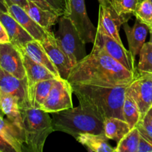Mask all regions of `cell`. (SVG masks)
Instances as JSON below:
<instances>
[{"mask_svg":"<svg viewBox=\"0 0 152 152\" xmlns=\"http://www.w3.org/2000/svg\"><path fill=\"white\" fill-rule=\"evenodd\" d=\"M0 68L20 80L26 77L22 53L11 42L0 43Z\"/></svg>","mask_w":152,"mask_h":152,"instance_id":"7c38bea8","label":"cell"},{"mask_svg":"<svg viewBox=\"0 0 152 152\" xmlns=\"http://www.w3.org/2000/svg\"><path fill=\"white\" fill-rule=\"evenodd\" d=\"M123 114L125 121L129 125L131 129L136 127L140 120H142L137 105L127 92L123 102Z\"/></svg>","mask_w":152,"mask_h":152,"instance_id":"cb8c5ba5","label":"cell"},{"mask_svg":"<svg viewBox=\"0 0 152 152\" xmlns=\"http://www.w3.org/2000/svg\"><path fill=\"white\" fill-rule=\"evenodd\" d=\"M0 152H16V150L0 135Z\"/></svg>","mask_w":152,"mask_h":152,"instance_id":"1f68e13d","label":"cell"},{"mask_svg":"<svg viewBox=\"0 0 152 152\" xmlns=\"http://www.w3.org/2000/svg\"><path fill=\"white\" fill-rule=\"evenodd\" d=\"M123 26L127 37L129 50L132 55L136 57L140 54V50L145 43L149 28L146 25L142 23L137 19H136L132 27L128 24V22H125Z\"/></svg>","mask_w":152,"mask_h":152,"instance_id":"e0dca14e","label":"cell"},{"mask_svg":"<svg viewBox=\"0 0 152 152\" xmlns=\"http://www.w3.org/2000/svg\"><path fill=\"white\" fill-rule=\"evenodd\" d=\"M68 2L70 13L68 16L72 21L83 41L86 44H94L96 30L88 16L85 0H68Z\"/></svg>","mask_w":152,"mask_h":152,"instance_id":"9c48e42d","label":"cell"},{"mask_svg":"<svg viewBox=\"0 0 152 152\" xmlns=\"http://www.w3.org/2000/svg\"><path fill=\"white\" fill-rule=\"evenodd\" d=\"M7 13L13 16L30 34L34 39L41 42L48 33V30L42 28L27 13L25 9L19 4L10 3L7 4Z\"/></svg>","mask_w":152,"mask_h":152,"instance_id":"9a60e30c","label":"cell"},{"mask_svg":"<svg viewBox=\"0 0 152 152\" xmlns=\"http://www.w3.org/2000/svg\"><path fill=\"white\" fill-rule=\"evenodd\" d=\"M140 1V0H107V2L119 14L132 13L134 15Z\"/></svg>","mask_w":152,"mask_h":152,"instance_id":"f546056e","label":"cell"},{"mask_svg":"<svg viewBox=\"0 0 152 152\" xmlns=\"http://www.w3.org/2000/svg\"><path fill=\"white\" fill-rule=\"evenodd\" d=\"M104 134L108 140L118 142L131 130L129 125L118 117H110L103 122Z\"/></svg>","mask_w":152,"mask_h":152,"instance_id":"603a6c76","label":"cell"},{"mask_svg":"<svg viewBox=\"0 0 152 152\" xmlns=\"http://www.w3.org/2000/svg\"><path fill=\"white\" fill-rule=\"evenodd\" d=\"M149 32H150V42L152 43V28H151L149 29Z\"/></svg>","mask_w":152,"mask_h":152,"instance_id":"74e56055","label":"cell"},{"mask_svg":"<svg viewBox=\"0 0 152 152\" xmlns=\"http://www.w3.org/2000/svg\"><path fill=\"white\" fill-rule=\"evenodd\" d=\"M0 135L12 145L16 152H22L25 147V133L7 118L0 115Z\"/></svg>","mask_w":152,"mask_h":152,"instance_id":"ac0fdd59","label":"cell"},{"mask_svg":"<svg viewBox=\"0 0 152 152\" xmlns=\"http://www.w3.org/2000/svg\"><path fill=\"white\" fill-rule=\"evenodd\" d=\"M0 22L7 31L10 42L18 48H22L27 42L34 39L32 36L8 13L0 10Z\"/></svg>","mask_w":152,"mask_h":152,"instance_id":"2e32d148","label":"cell"},{"mask_svg":"<svg viewBox=\"0 0 152 152\" xmlns=\"http://www.w3.org/2000/svg\"><path fill=\"white\" fill-rule=\"evenodd\" d=\"M137 77L94 42L91 52L74 65L67 80L71 84L114 88L129 86Z\"/></svg>","mask_w":152,"mask_h":152,"instance_id":"6da1fadb","label":"cell"},{"mask_svg":"<svg viewBox=\"0 0 152 152\" xmlns=\"http://www.w3.org/2000/svg\"><path fill=\"white\" fill-rule=\"evenodd\" d=\"M139 55V63L137 66L138 74H152V43L145 42Z\"/></svg>","mask_w":152,"mask_h":152,"instance_id":"83f0119b","label":"cell"},{"mask_svg":"<svg viewBox=\"0 0 152 152\" xmlns=\"http://www.w3.org/2000/svg\"><path fill=\"white\" fill-rule=\"evenodd\" d=\"M151 3H152V0H151Z\"/></svg>","mask_w":152,"mask_h":152,"instance_id":"ab89813d","label":"cell"},{"mask_svg":"<svg viewBox=\"0 0 152 152\" xmlns=\"http://www.w3.org/2000/svg\"><path fill=\"white\" fill-rule=\"evenodd\" d=\"M71 85L80 105L92 111L102 121L110 117L124 120L123 106L129 86L107 88L83 84Z\"/></svg>","mask_w":152,"mask_h":152,"instance_id":"7a4b0ae2","label":"cell"},{"mask_svg":"<svg viewBox=\"0 0 152 152\" xmlns=\"http://www.w3.org/2000/svg\"><path fill=\"white\" fill-rule=\"evenodd\" d=\"M6 42H10V39H9V36L4 25L0 22V43Z\"/></svg>","mask_w":152,"mask_h":152,"instance_id":"d6a6232c","label":"cell"},{"mask_svg":"<svg viewBox=\"0 0 152 152\" xmlns=\"http://www.w3.org/2000/svg\"><path fill=\"white\" fill-rule=\"evenodd\" d=\"M76 140L91 152H113V148L108 142V138L104 134L85 133L78 135Z\"/></svg>","mask_w":152,"mask_h":152,"instance_id":"7402d4cb","label":"cell"},{"mask_svg":"<svg viewBox=\"0 0 152 152\" xmlns=\"http://www.w3.org/2000/svg\"><path fill=\"white\" fill-rule=\"evenodd\" d=\"M28 15L42 28L51 31V28L59 21L60 16L50 10L42 8L31 1L28 0V4L24 8Z\"/></svg>","mask_w":152,"mask_h":152,"instance_id":"44dd1931","label":"cell"},{"mask_svg":"<svg viewBox=\"0 0 152 152\" xmlns=\"http://www.w3.org/2000/svg\"><path fill=\"white\" fill-rule=\"evenodd\" d=\"M134 15L136 19L146 25L149 29L152 28V3L151 0H140Z\"/></svg>","mask_w":152,"mask_h":152,"instance_id":"f1b7e54d","label":"cell"},{"mask_svg":"<svg viewBox=\"0 0 152 152\" xmlns=\"http://www.w3.org/2000/svg\"><path fill=\"white\" fill-rule=\"evenodd\" d=\"M45 10H50L59 16H68L70 13L68 0H28Z\"/></svg>","mask_w":152,"mask_h":152,"instance_id":"4316f807","label":"cell"},{"mask_svg":"<svg viewBox=\"0 0 152 152\" xmlns=\"http://www.w3.org/2000/svg\"><path fill=\"white\" fill-rule=\"evenodd\" d=\"M22 49H23L25 53L31 59H34L35 62L48 68L57 78H61L56 66L53 63L51 59H50L47 52L45 51V50L42 47L39 41L34 39L32 41L28 42L25 45V46Z\"/></svg>","mask_w":152,"mask_h":152,"instance_id":"ffe728a7","label":"cell"},{"mask_svg":"<svg viewBox=\"0 0 152 152\" xmlns=\"http://www.w3.org/2000/svg\"><path fill=\"white\" fill-rule=\"evenodd\" d=\"M0 71H1V68H0Z\"/></svg>","mask_w":152,"mask_h":152,"instance_id":"60d3db41","label":"cell"},{"mask_svg":"<svg viewBox=\"0 0 152 152\" xmlns=\"http://www.w3.org/2000/svg\"><path fill=\"white\" fill-rule=\"evenodd\" d=\"M40 43L56 66L61 78L68 80V76L74 65L68 55L59 45L54 34L51 31H48Z\"/></svg>","mask_w":152,"mask_h":152,"instance_id":"8fae6325","label":"cell"},{"mask_svg":"<svg viewBox=\"0 0 152 152\" xmlns=\"http://www.w3.org/2000/svg\"><path fill=\"white\" fill-rule=\"evenodd\" d=\"M143 119L145 120H146L147 122H148L150 124L152 125V107L148 110V112L146 113V114H145Z\"/></svg>","mask_w":152,"mask_h":152,"instance_id":"e575fe53","label":"cell"},{"mask_svg":"<svg viewBox=\"0 0 152 152\" xmlns=\"http://www.w3.org/2000/svg\"><path fill=\"white\" fill-rule=\"evenodd\" d=\"M136 127L139 130L140 136L152 144V125L142 119L140 120Z\"/></svg>","mask_w":152,"mask_h":152,"instance_id":"4dcf8cb0","label":"cell"},{"mask_svg":"<svg viewBox=\"0 0 152 152\" xmlns=\"http://www.w3.org/2000/svg\"><path fill=\"white\" fill-rule=\"evenodd\" d=\"M59 27L54 34L58 44L75 65L87 56L86 43L83 41L68 16H61L58 21Z\"/></svg>","mask_w":152,"mask_h":152,"instance_id":"5b68a950","label":"cell"},{"mask_svg":"<svg viewBox=\"0 0 152 152\" xmlns=\"http://www.w3.org/2000/svg\"><path fill=\"white\" fill-rule=\"evenodd\" d=\"M55 80L56 79L42 80L41 82H39L36 85L32 99H31V106L41 109L45 101L47 99L48 96L50 93V89H51Z\"/></svg>","mask_w":152,"mask_h":152,"instance_id":"484cf974","label":"cell"},{"mask_svg":"<svg viewBox=\"0 0 152 152\" xmlns=\"http://www.w3.org/2000/svg\"><path fill=\"white\" fill-rule=\"evenodd\" d=\"M0 115H1V116H3V117H4V115H3L2 112H1V108H0Z\"/></svg>","mask_w":152,"mask_h":152,"instance_id":"f35d334b","label":"cell"},{"mask_svg":"<svg viewBox=\"0 0 152 152\" xmlns=\"http://www.w3.org/2000/svg\"><path fill=\"white\" fill-rule=\"evenodd\" d=\"M0 92L7 94L16 98L20 109L31 106L28 96L27 77L23 80H20L1 69Z\"/></svg>","mask_w":152,"mask_h":152,"instance_id":"4fadbf2b","label":"cell"},{"mask_svg":"<svg viewBox=\"0 0 152 152\" xmlns=\"http://www.w3.org/2000/svg\"><path fill=\"white\" fill-rule=\"evenodd\" d=\"M133 14H119L111 5H100L96 32L112 37L123 44L120 36V29L125 22H127Z\"/></svg>","mask_w":152,"mask_h":152,"instance_id":"52a82bcc","label":"cell"},{"mask_svg":"<svg viewBox=\"0 0 152 152\" xmlns=\"http://www.w3.org/2000/svg\"><path fill=\"white\" fill-rule=\"evenodd\" d=\"M0 10L3 12H6L7 13L8 10H7V5L4 0H0Z\"/></svg>","mask_w":152,"mask_h":152,"instance_id":"d590c367","label":"cell"},{"mask_svg":"<svg viewBox=\"0 0 152 152\" xmlns=\"http://www.w3.org/2000/svg\"><path fill=\"white\" fill-rule=\"evenodd\" d=\"M140 134L137 127L131 129L117 144L116 152H137Z\"/></svg>","mask_w":152,"mask_h":152,"instance_id":"d4e9b609","label":"cell"},{"mask_svg":"<svg viewBox=\"0 0 152 152\" xmlns=\"http://www.w3.org/2000/svg\"><path fill=\"white\" fill-rule=\"evenodd\" d=\"M126 92L137 105L142 120L152 107V74H138L129 85Z\"/></svg>","mask_w":152,"mask_h":152,"instance_id":"ba28073f","label":"cell"},{"mask_svg":"<svg viewBox=\"0 0 152 152\" xmlns=\"http://www.w3.org/2000/svg\"><path fill=\"white\" fill-rule=\"evenodd\" d=\"M21 51L23 60L24 66L26 71V77L28 80V96H29L30 102H31L35 86L42 80H50V79H56L57 77L48 68L31 59L25 50L22 48H19Z\"/></svg>","mask_w":152,"mask_h":152,"instance_id":"5bb4252c","label":"cell"},{"mask_svg":"<svg viewBox=\"0 0 152 152\" xmlns=\"http://www.w3.org/2000/svg\"><path fill=\"white\" fill-rule=\"evenodd\" d=\"M99 4L100 5H107L108 2H107V0H98Z\"/></svg>","mask_w":152,"mask_h":152,"instance_id":"8d00e7d4","label":"cell"},{"mask_svg":"<svg viewBox=\"0 0 152 152\" xmlns=\"http://www.w3.org/2000/svg\"><path fill=\"white\" fill-rule=\"evenodd\" d=\"M94 42L99 44L105 50L108 54H109L113 59L118 62L129 71L138 75L135 57L132 55L129 50L124 47L123 44L118 42L117 40L105 34H102L96 32Z\"/></svg>","mask_w":152,"mask_h":152,"instance_id":"30bf717a","label":"cell"},{"mask_svg":"<svg viewBox=\"0 0 152 152\" xmlns=\"http://www.w3.org/2000/svg\"><path fill=\"white\" fill-rule=\"evenodd\" d=\"M51 114L54 131L65 132L74 138L85 133L104 134L103 121L80 105Z\"/></svg>","mask_w":152,"mask_h":152,"instance_id":"3957f363","label":"cell"},{"mask_svg":"<svg viewBox=\"0 0 152 152\" xmlns=\"http://www.w3.org/2000/svg\"><path fill=\"white\" fill-rule=\"evenodd\" d=\"M4 1L6 2L7 5L10 3H14V4H19L23 8H25L28 4V0H4Z\"/></svg>","mask_w":152,"mask_h":152,"instance_id":"836d02e7","label":"cell"},{"mask_svg":"<svg viewBox=\"0 0 152 152\" xmlns=\"http://www.w3.org/2000/svg\"><path fill=\"white\" fill-rule=\"evenodd\" d=\"M0 108L3 115L24 132L22 114L16 98L0 92Z\"/></svg>","mask_w":152,"mask_h":152,"instance_id":"d6986e66","label":"cell"},{"mask_svg":"<svg viewBox=\"0 0 152 152\" xmlns=\"http://www.w3.org/2000/svg\"><path fill=\"white\" fill-rule=\"evenodd\" d=\"M25 132V145L31 152H42L49 134L54 132L49 113L30 106L20 109Z\"/></svg>","mask_w":152,"mask_h":152,"instance_id":"277c9868","label":"cell"},{"mask_svg":"<svg viewBox=\"0 0 152 152\" xmlns=\"http://www.w3.org/2000/svg\"><path fill=\"white\" fill-rule=\"evenodd\" d=\"M72 93V87L68 80L56 79L41 109L51 114L73 108Z\"/></svg>","mask_w":152,"mask_h":152,"instance_id":"8992f818","label":"cell"}]
</instances>
